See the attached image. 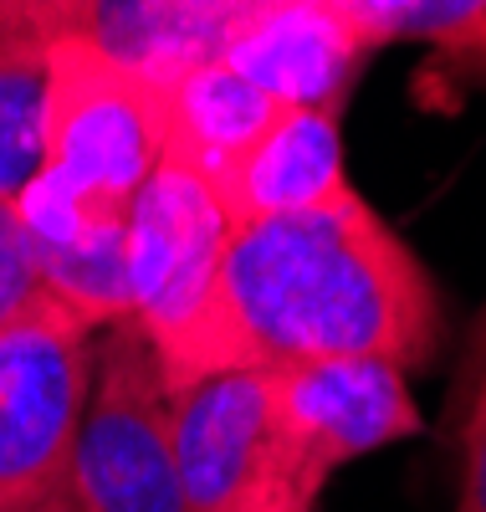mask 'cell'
<instances>
[{
  "label": "cell",
  "mask_w": 486,
  "mask_h": 512,
  "mask_svg": "<svg viewBox=\"0 0 486 512\" xmlns=\"http://www.w3.org/2000/svg\"><path fill=\"white\" fill-rule=\"evenodd\" d=\"M226 338L236 369L384 359L435 364L446 303L420 251L353 190L338 205L231 226Z\"/></svg>",
  "instance_id": "cell-1"
},
{
  "label": "cell",
  "mask_w": 486,
  "mask_h": 512,
  "mask_svg": "<svg viewBox=\"0 0 486 512\" xmlns=\"http://www.w3.org/2000/svg\"><path fill=\"white\" fill-rule=\"evenodd\" d=\"M226 246L231 216L215 180L164 154L128 210V328H134L164 384L180 390L231 364L226 338Z\"/></svg>",
  "instance_id": "cell-2"
},
{
  "label": "cell",
  "mask_w": 486,
  "mask_h": 512,
  "mask_svg": "<svg viewBox=\"0 0 486 512\" xmlns=\"http://www.w3.org/2000/svg\"><path fill=\"white\" fill-rule=\"evenodd\" d=\"M164 159V88L118 67L77 36L52 41L47 164L16 200L31 231L128 221L134 195Z\"/></svg>",
  "instance_id": "cell-3"
},
{
  "label": "cell",
  "mask_w": 486,
  "mask_h": 512,
  "mask_svg": "<svg viewBox=\"0 0 486 512\" xmlns=\"http://www.w3.org/2000/svg\"><path fill=\"white\" fill-rule=\"evenodd\" d=\"M31 512H185L169 451V384L128 323L103 328L72 451Z\"/></svg>",
  "instance_id": "cell-4"
},
{
  "label": "cell",
  "mask_w": 486,
  "mask_h": 512,
  "mask_svg": "<svg viewBox=\"0 0 486 512\" xmlns=\"http://www.w3.org/2000/svg\"><path fill=\"white\" fill-rule=\"evenodd\" d=\"M282 512H318L328 482L394 441L425 431L410 374L384 359H323L267 369Z\"/></svg>",
  "instance_id": "cell-5"
},
{
  "label": "cell",
  "mask_w": 486,
  "mask_h": 512,
  "mask_svg": "<svg viewBox=\"0 0 486 512\" xmlns=\"http://www.w3.org/2000/svg\"><path fill=\"white\" fill-rule=\"evenodd\" d=\"M98 338L52 292L0 333V512H31L62 472L93 395Z\"/></svg>",
  "instance_id": "cell-6"
},
{
  "label": "cell",
  "mask_w": 486,
  "mask_h": 512,
  "mask_svg": "<svg viewBox=\"0 0 486 512\" xmlns=\"http://www.w3.org/2000/svg\"><path fill=\"white\" fill-rule=\"evenodd\" d=\"M185 512H282L267 369H215L169 390Z\"/></svg>",
  "instance_id": "cell-7"
},
{
  "label": "cell",
  "mask_w": 486,
  "mask_h": 512,
  "mask_svg": "<svg viewBox=\"0 0 486 512\" xmlns=\"http://www.w3.org/2000/svg\"><path fill=\"white\" fill-rule=\"evenodd\" d=\"M220 62L236 67L282 108H338L348 103L369 52L353 41L323 0H272L231 21Z\"/></svg>",
  "instance_id": "cell-8"
},
{
  "label": "cell",
  "mask_w": 486,
  "mask_h": 512,
  "mask_svg": "<svg viewBox=\"0 0 486 512\" xmlns=\"http://www.w3.org/2000/svg\"><path fill=\"white\" fill-rule=\"evenodd\" d=\"M231 226L302 216L353 195L338 108H287L226 175L215 180Z\"/></svg>",
  "instance_id": "cell-9"
},
{
  "label": "cell",
  "mask_w": 486,
  "mask_h": 512,
  "mask_svg": "<svg viewBox=\"0 0 486 512\" xmlns=\"http://www.w3.org/2000/svg\"><path fill=\"white\" fill-rule=\"evenodd\" d=\"M287 108L220 57L164 82V154L220 180Z\"/></svg>",
  "instance_id": "cell-10"
},
{
  "label": "cell",
  "mask_w": 486,
  "mask_h": 512,
  "mask_svg": "<svg viewBox=\"0 0 486 512\" xmlns=\"http://www.w3.org/2000/svg\"><path fill=\"white\" fill-rule=\"evenodd\" d=\"M226 31L231 21L205 11L200 0H93L72 36L164 88L180 72L220 57Z\"/></svg>",
  "instance_id": "cell-11"
},
{
  "label": "cell",
  "mask_w": 486,
  "mask_h": 512,
  "mask_svg": "<svg viewBox=\"0 0 486 512\" xmlns=\"http://www.w3.org/2000/svg\"><path fill=\"white\" fill-rule=\"evenodd\" d=\"M374 57L379 47H430V77L486 88V0H323Z\"/></svg>",
  "instance_id": "cell-12"
},
{
  "label": "cell",
  "mask_w": 486,
  "mask_h": 512,
  "mask_svg": "<svg viewBox=\"0 0 486 512\" xmlns=\"http://www.w3.org/2000/svg\"><path fill=\"white\" fill-rule=\"evenodd\" d=\"M52 41L0 31V200H21L47 164Z\"/></svg>",
  "instance_id": "cell-13"
},
{
  "label": "cell",
  "mask_w": 486,
  "mask_h": 512,
  "mask_svg": "<svg viewBox=\"0 0 486 512\" xmlns=\"http://www.w3.org/2000/svg\"><path fill=\"white\" fill-rule=\"evenodd\" d=\"M41 292H47L41 287V256H36L26 221H21V205L0 200V333H6Z\"/></svg>",
  "instance_id": "cell-14"
},
{
  "label": "cell",
  "mask_w": 486,
  "mask_h": 512,
  "mask_svg": "<svg viewBox=\"0 0 486 512\" xmlns=\"http://www.w3.org/2000/svg\"><path fill=\"white\" fill-rule=\"evenodd\" d=\"M446 425H451L456 451H466L471 441L486 436V308L471 323V344H466V359H461V379H456Z\"/></svg>",
  "instance_id": "cell-15"
},
{
  "label": "cell",
  "mask_w": 486,
  "mask_h": 512,
  "mask_svg": "<svg viewBox=\"0 0 486 512\" xmlns=\"http://www.w3.org/2000/svg\"><path fill=\"white\" fill-rule=\"evenodd\" d=\"M87 11H93V0H0V31L62 41L77 31Z\"/></svg>",
  "instance_id": "cell-16"
},
{
  "label": "cell",
  "mask_w": 486,
  "mask_h": 512,
  "mask_svg": "<svg viewBox=\"0 0 486 512\" xmlns=\"http://www.w3.org/2000/svg\"><path fill=\"white\" fill-rule=\"evenodd\" d=\"M456 512H486V436L461 451V492Z\"/></svg>",
  "instance_id": "cell-17"
},
{
  "label": "cell",
  "mask_w": 486,
  "mask_h": 512,
  "mask_svg": "<svg viewBox=\"0 0 486 512\" xmlns=\"http://www.w3.org/2000/svg\"><path fill=\"white\" fill-rule=\"evenodd\" d=\"M200 6L215 11V16H226V21H236V16H246L256 6H272V0H200Z\"/></svg>",
  "instance_id": "cell-18"
}]
</instances>
